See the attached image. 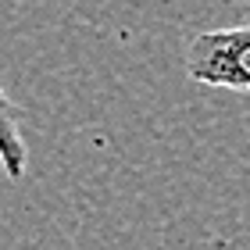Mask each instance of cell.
Returning <instances> with one entry per match:
<instances>
[{
    "label": "cell",
    "mask_w": 250,
    "mask_h": 250,
    "mask_svg": "<svg viewBox=\"0 0 250 250\" xmlns=\"http://www.w3.org/2000/svg\"><path fill=\"white\" fill-rule=\"evenodd\" d=\"M186 75L211 89L250 93V21L197 32L186 47Z\"/></svg>",
    "instance_id": "obj_1"
}]
</instances>
